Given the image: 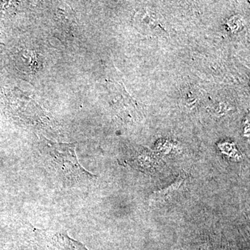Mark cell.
Instances as JSON below:
<instances>
[{
    "mask_svg": "<svg viewBox=\"0 0 250 250\" xmlns=\"http://www.w3.org/2000/svg\"><path fill=\"white\" fill-rule=\"evenodd\" d=\"M184 179L182 177H179L177 179L174 183L172 184L170 187L167 188L163 189V190H159V191L154 192V195L156 198H161L167 195H170L172 193V192L177 191V190L180 188L182 184L184 183Z\"/></svg>",
    "mask_w": 250,
    "mask_h": 250,
    "instance_id": "cell-2",
    "label": "cell"
},
{
    "mask_svg": "<svg viewBox=\"0 0 250 250\" xmlns=\"http://www.w3.org/2000/svg\"><path fill=\"white\" fill-rule=\"evenodd\" d=\"M45 153L49 167L64 185L76 187L96 179L80 165L75 145L48 143Z\"/></svg>",
    "mask_w": 250,
    "mask_h": 250,
    "instance_id": "cell-1",
    "label": "cell"
}]
</instances>
